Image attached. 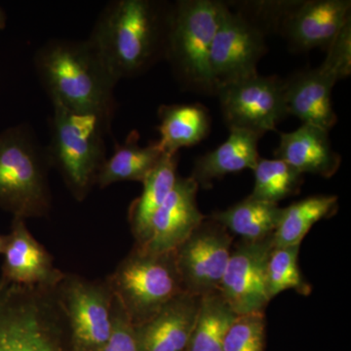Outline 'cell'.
Here are the masks:
<instances>
[{
	"label": "cell",
	"instance_id": "ffe728a7",
	"mask_svg": "<svg viewBox=\"0 0 351 351\" xmlns=\"http://www.w3.org/2000/svg\"><path fill=\"white\" fill-rule=\"evenodd\" d=\"M157 115L160 135L157 144L168 156L179 154L180 149L199 144L211 130L209 110L201 104L161 105Z\"/></svg>",
	"mask_w": 351,
	"mask_h": 351
},
{
	"label": "cell",
	"instance_id": "8992f818",
	"mask_svg": "<svg viewBox=\"0 0 351 351\" xmlns=\"http://www.w3.org/2000/svg\"><path fill=\"white\" fill-rule=\"evenodd\" d=\"M225 7L217 0L174 2L165 60L184 89L216 96L210 52Z\"/></svg>",
	"mask_w": 351,
	"mask_h": 351
},
{
	"label": "cell",
	"instance_id": "5b68a950",
	"mask_svg": "<svg viewBox=\"0 0 351 351\" xmlns=\"http://www.w3.org/2000/svg\"><path fill=\"white\" fill-rule=\"evenodd\" d=\"M50 143L46 147L55 168L71 196L78 202L88 197L107 157L106 136L112 128L95 115L52 105Z\"/></svg>",
	"mask_w": 351,
	"mask_h": 351
},
{
	"label": "cell",
	"instance_id": "603a6c76",
	"mask_svg": "<svg viewBox=\"0 0 351 351\" xmlns=\"http://www.w3.org/2000/svg\"><path fill=\"white\" fill-rule=\"evenodd\" d=\"M282 208L277 203L267 202L249 195L223 211L215 212L210 219L225 226L230 234L241 240L258 241L276 232Z\"/></svg>",
	"mask_w": 351,
	"mask_h": 351
},
{
	"label": "cell",
	"instance_id": "e0dca14e",
	"mask_svg": "<svg viewBox=\"0 0 351 351\" xmlns=\"http://www.w3.org/2000/svg\"><path fill=\"white\" fill-rule=\"evenodd\" d=\"M276 158L285 161L302 175L332 178L341 167V156L332 149L329 131L302 123L297 130L280 134Z\"/></svg>",
	"mask_w": 351,
	"mask_h": 351
},
{
	"label": "cell",
	"instance_id": "ba28073f",
	"mask_svg": "<svg viewBox=\"0 0 351 351\" xmlns=\"http://www.w3.org/2000/svg\"><path fill=\"white\" fill-rule=\"evenodd\" d=\"M75 351H100L112 337L117 302L106 279L64 272L55 288Z\"/></svg>",
	"mask_w": 351,
	"mask_h": 351
},
{
	"label": "cell",
	"instance_id": "7a4b0ae2",
	"mask_svg": "<svg viewBox=\"0 0 351 351\" xmlns=\"http://www.w3.org/2000/svg\"><path fill=\"white\" fill-rule=\"evenodd\" d=\"M34 64L52 105L95 115L112 128L119 82L88 38L50 39L36 51Z\"/></svg>",
	"mask_w": 351,
	"mask_h": 351
},
{
	"label": "cell",
	"instance_id": "4dcf8cb0",
	"mask_svg": "<svg viewBox=\"0 0 351 351\" xmlns=\"http://www.w3.org/2000/svg\"><path fill=\"white\" fill-rule=\"evenodd\" d=\"M6 14L3 9L0 7V29H3L6 27Z\"/></svg>",
	"mask_w": 351,
	"mask_h": 351
},
{
	"label": "cell",
	"instance_id": "f546056e",
	"mask_svg": "<svg viewBox=\"0 0 351 351\" xmlns=\"http://www.w3.org/2000/svg\"><path fill=\"white\" fill-rule=\"evenodd\" d=\"M100 351H140L135 327L122 311L119 302L112 337Z\"/></svg>",
	"mask_w": 351,
	"mask_h": 351
},
{
	"label": "cell",
	"instance_id": "f1b7e54d",
	"mask_svg": "<svg viewBox=\"0 0 351 351\" xmlns=\"http://www.w3.org/2000/svg\"><path fill=\"white\" fill-rule=\"evenodd\" d=\"M326 59L319 69L328 76L338 82L351 73V22L348 23L339 32L329 46Z\"/></svg>",
	"mask_w": 351,
	"mask_h": 351
},
{
	"label": "cell",
	"instance_id": "8fae6325",
	"mask_svg": "<svg viewBox=\"0 0 351 351\" xmlns=\"http://www.w3.org/2000/svg\"><path fill=\"white\" fill-rule=\"evenodd\" d=\"M267 52L265 34L239 11L226 3L210 52V69L217 84L257 75V66Z\"/></svg>",
	"mask_w": 351,
	"mask_h": 351
},
{
	"label": "cell",
	"instance_id": "ac0fdd59",
	"mask_svg": "<svg viewBox=\"0 0 351 351\" xmlns=\"http://www.w3.org/2000/svg\"><path fill=\"white\" fill-rule=\"evenodd\" d=\"M336 83L319 66L291 76L285 80L288 115H294L302 123L331 130L338 122L332 103V90Z\"/></svg>",
	"mask_w": 351,
	"mask_h": 351
},
{
	"label": "cell",
	"instance_id": "3957f363",
	"mask_svg": "<svg viewBox=\"0 0 351 351\" xmlns=\"http://www.w3.org/2000/svg\"><path fill=\"white\" fill-rule=\"evenodd\" d=\"M50 168L47 149L29 124L0 132V208L13 218L49 216Z\"/></svg>",
	"mask_w": 351,
	"mask_h": 351
},
{
	"label": "cell",
	"instance_id": "9c48e42d",
	"mask_svg": "<svg viewBox=\"0 0 351 351\" xmlns=\"http://www.w3.org/2000/svg\"><path fill=\"white\" fill-rule=\"evenodd\" d=\"M228 128L243 129L263 136L288 117L285 80L276 75L249 76L221 85L217 90Z\"/></svg>",
	"mask_w": 351,
	"mask_h": 351
},
{
	"label": "cell",
	"instance_id": "4fadbf2b",
	"mask_svg": "<svg viewBox=\"0 0 351 351\" xmlns=\"http://www.w3.org/2000/svg\"><path fill=\"white\" fill-rule=\"evenodd\" d=\"M350 0L295 1L284 16L278 32L291 49L327 51L341 29L351 22Z\"/></svg>",
	"mask_w": 351,
	"mask_h": 351
},
{
	"label": "cell",
	"instance_id": "d6986e66",
	"mask_svg": "<svg viewBox=\"0 0 351 351\" xmlns=\"http://www.w3.org/2000/svg\"><path fill=\"white\" fill-rule=\"evenodd\" d=\"M261 138L254 132L230 129L225 143L195 159L191 177L198 186L209 189L214 181L226 175L253 170L260 159L258 144Z\"/></svg>",
	"mask_w": 351,
	"mask_h": 351
},
{
	"label": "cell",
	"instance_id": "7402d4cb",
	"mask_svg": "<svg viewBox=\"0 0 351 351\" xmlns=\"http://www.w3.org/2000/svg\"><path fill=\"white\" fill-rule=\"evenodd\" d=\"M164 156L157 142L142 147L138 132L131 131L123 143L115 144L112 156L101 166L96 186L106 189L117 182H143Z\"/></svg>",
	"mask_w": 351,
	"mask_h": 351
},
{
	"label": "cell",
	"instance_id": "7c38bea8",
	"mask_svg": "<svg viewBox=\"0 0 351 351\" xmlns=\"http://www.w3.org/2000/svg\"><path fill=\"white\" fill-rule=\"evenodd\" d=\"M274 234L258 241L240 239L232 245L219 293L237 315L265 311L270 302L267 267Z\"/></svg>",
	"mask_w": 351,
	"mask_h": 351
},
{
	"label": "cell",
	"instance_id": "277c9868",
	"mask_svg": "<svg viewBox=\"0 0 351 351\" xmlns=\"http://www.w3.org/2000/svg\"><path fill=\"white\" fill-rule=\"evenodd\" d=\"M0 351H75L55 288L0 278Z\"/></svg>",
	"mask_w": 351,
	"mask_h": 351
},
{
	"label": "cell",
	"instance_id": "484cf974",
	"mask_svg": "<svg viewBox=\"0 0 351 351\" xmlns=\"http://www.w3.org/2000/svg\"><path fill=\"white\" fill-rule=\"evenodd\" d=\"M255 182L251 196L267 202L279 201L298 195L304 175L281 159H258L253 169Z\"/></svg>",
	"mask_w": 351,
	"mask_h": 351
},
{
	"label": "cell",
	"instance_id": "5bb4252c",
	"mask_svg": "<svg viewBox=\"0 0 351 351\" xmlns=\"http://www.w3.org/2000/svg\"><path fill=\"white\" fill-rule=\"evenodd\" d=\"M0 278L25 287L56 288L64 276L54 258L34 237L25 219L13 218L6 234Z\"/></svg>",
	"mask_w": 351,
	"mask_h": 351
},
{
	"label": "cell",
	"instance_id": "52a82bcc",
	"mask_svg": "<svg viewBox=\"0 0 351 351\" xmlns=\"http://www.w3.org/2000/svg\"><path fill=\"white\" fill-rule=\"evenodd\" d=\"M105 279L134 327L184 292L173 252L154 254L133 247Z\"/></svg>",
	"mask_w": 351,
	"mask_h": 351
},
{
	"label": "cell",
	"instance_id": "6da1fadb",
	"mask_svg": "<svg viewBox=\"0 0 351 351\" xmlns=\"http://www.w3.org/2000/svg\"><path fill=\"white\" fill-rule=\"evenodd\" d=\"M173 5L162 0H112L88 40L117 80L145 75L165 60Z\"/></svg>",
	"mask_w": 351,
	"mask_h": 351
},
{
	"label": "cell",
	"instance_id": "2e32d148",
	"mask_svg": "<svg viewBox=\"0 0 351 351\" xmlns=\"http://www.w3.org/2000/svg\"><path fill=\"white\" fill-rule=\"evenodd\" d=\"M201 297L184 292L135 327L140 351H186L199 311Z\"/></svg>",
	"mask_w": 351,
	"mask_h": 351
},
{
	"label": "cell",
	"instance_id": "cb8c5ba5",
	"mask_svg": "<svg viewBox=\"0 0 351 351\" xmlns=\"http://www.w3.org/2000/svg\"><path fill=\"white\" fill-rule=\"evenodd\" d=\"M339 209L336 195H314L282 208L274 232L276 247L301 245L311 228L321 219L331 218Z\"/></svg>",
	"mask_w": 351,
	"mask_h": 351
},
{
	"label": "cell",
	"instance_id": "4316f807",
	"mask_svg": "<svg viewBox=\"0 0 351 351\" xmlns=\"http://www.w3.org/2000/svg\"><path fill=\"white\" fill-rule=\"evenodd\" d=\"M301 245L274 247L267 262V293L270 301L284 291L294 290L298 294L309 295L313 287L302 276L299 265Z\"/></svg>",
	"mask_w": 351,
	"mask_h": 351
},
{
	"label": "cell",
	"instance_id": "44dd1931",
	"mask_svg": "<svg viewBox=\"0 0 351 351\" xmlns=\"http://www.w3.org/2000/svg\"><path fill=\"white\" fill-rule=\"evenodd\" d=\"M179 154H165L143 184L140 196L135 198L128 210V221L135 239V247H143L147 241L152 217L174 189L178 175Z\"/></svg>",
	"mask_w": 351,
	"mask_h": 351
},
{
	"label": "cell",
	"instance_id": "9a60e30c",
	"mask_svg": "<svg viewBox=\"0 0 351 351\" xmlns=\"http://www.w3.org/2000/svg\"><path fill=\"white\" fill-rule=\"evenodd\" d=\"M198 189L191 176H179L174 189L152 217L147 241L137 248L154 254L172 253L189 239L206 218L197 206Z\"/></svg>",
	"mask_w": 351,
	"mask_h": 351
},
{
	"label": "cell",
	"instance_id": "1f68e13d",
	"mask_svg": "<svg viewBox=\"0 0 351 351\" xmlns=\"http://www.w3.org/2000/svg\"><path fill=\"white\" fill-rule=\"evenodd\" d=\"M6 235L0 234V255L3 253L4 248H5Z\"/></svg>",
	"mask_w": 351,
	"mask_h": 351
},
{
	"label": "cell",
	"instance_id": "d4e9b609",
	"mask_svg": "<svg viewBox=\"0 0 351 351\" xmlns=\"http://www.w3.org/2000/svg\"><path fill=\"white\" fill-rule=\"evenodd\" d=\"M237 316L219 291L201 297L199 311L186 351H223L226 332Z\"/></svg>",
	"mask_w": 351,
	"mask_h": 351
},
{
	"label": "cell",
	"instance_id": "30bf717a",
	"mask_svg": "<svg viewBox=\"0 0 351 351\" xmlns=\"http://www.w3.org/2000/svg\"><path fill=\"white\" fill-rule=\"evenodd\" d=\"M232 245V234L206 216L173 252L184 292L203 297L218 291Z\"/></svg>",
	"mask_w": 351,
	"mask_h": 351
},
{
	"label": "cell",
	"instance_id": "83f0119b",
	"mask_svg": "<svg viewBox=\"0 0 351 351\" xmlns=\"http://www.w3.org/2000/svg\"><path fill=\"white\" fill-rule=\"evenodd\" d=\"M265 311L239 315L226 332L223 351H265Z\"/></svg>",
	"mask_w": 351,
	"mask_h": 351
}]
</instances>
